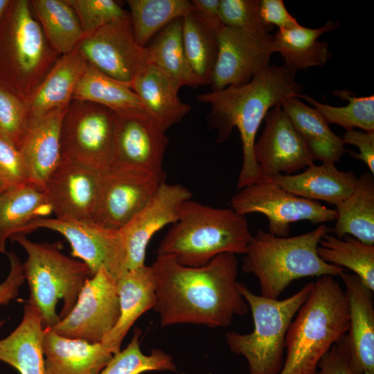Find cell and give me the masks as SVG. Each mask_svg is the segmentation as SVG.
I'll return each mask as SVG.
<instances>
[{
    "label": "cell",
    "mask_w": 374,
    "mask_h": 374,
    "mask_svg": "<svg viewBox=\"0 0 374 374\" xmlns=\"http://www.w3.org/2000/svg\"><path fill=\"white\" fill-rule=\"evenodd\" d=\"M152 267L157 296L154 310L162 327L193 323L227 328L235 315L248 312L238 287L235 254L221 253L199 267L181 265L171 256H157Z\"/></svg>",
    "instance_id": "1"
},
{
    "label": "cell",
    "mask_w": 374,
    "mask_h": 374,
    "mask_svg": "<svg viewBox=\"0 0 374 374\" xmlns=\"http://www.w3.org/2000/svg\"><path fill=\"white\" fill-rule=\"evenodd\" d=\"M296 73L285 65H270L245 84L197 96V100L211 106L208 124L217 130L218 142L226 140L234 127L240 132L243 156L239 190L263 180L254 157L256 134L271 108L301 94L302 85L296 81Z\"/></svg>",
    "instance_id": "2"
},
{
    "label": "cell",
    "mask_w": 374,
    "mask_h": 374,
    "mask_svg": "<svg viewBox=\"0 0 374 374\" xmlns=\"http://www.w3.org/2000/svg\"><path fill=\"white\" fill-rule=\"evenodd\" d=\"M348 324L344 289L332 276L319 277L289 326L280 374H317L319 362Z\"/></svg>",
    "instance_id": "3"
},
{
    "label": "cell",
    "mask_w": 374,
    "mask_h": 374,
    "mask_svg": "<svg viewBox=\"0 0 374 374\" xmlns=\"http://www.w3.org/2000/svg\"><path fill=\"white\" fill-rule=\"evenodd\" d=\"M253 238L245 216L188 199L158 249L180 265L199 267L224 253L244 254Z\"/></svg>",
    "instance_id": "4"
},
{
    "label": "cell",
    "mask_w": 374,
    "mask_h": 374,
    "mask_svg": "<svg viewBox=\"0 0 374 374\" xmlns=\"http://www.w3.org/2000/svg\"><path fill=\"white\" fill-rule=\"evenodd\" d=\"M330 229L321 224L314 230L292 237H279L258 230L244 253L242 270L258 278L261 296L278 299L296 279L339 276L344 269L324 262L317 247Z\"/></svg>",
    "instance_id": "5"
},
{
    "label": "cell",
    "mask_w": 374,
    "mask_h": 374,
    "mask_svg": "<svg viewBox=\"0 0 374 374\" xmlns=\"http://www.w3.org/2000/svg\"><path fill=\"white\" fill-rule=\"evenodd\" d=\"M30 6L28 0H10L0 20V84L24 103L61 56Z\"/></svg>",
    "instance_id": "6"
},
{
    "label": "cell",
    "mask_w": 374,
    "mask_h": 374,
    "mask_svg": "<svg viewBox=\"0 0 374 374\" xmlns=\"http://www.w3.org/2000/svg\"><path fill=\"white\" fill-rule=\"evenodd\" d=\"M11 238L28 254L23 264L30 290L27 302L39 310L44 329L53 328L71 311L92 274L84 262L63 254L55 244L35 242L24 234Z\"/></svg>",
    "instance_id": "7"
},
{
    "label": "cell",
    "mask_w": 374,
    "mask_h": 374,
    "mask_svg": "<svg viewBox=\"0 0 374 374\" xmlns=\"http://www.w3.org/2000/svg\"><path fill=\"white\" fill-rule=\"evenodd\" d=\"M313 284L310 282L292 296L279 300L255 294L245 284L238 282L251 312L253 330L248 334L230 331L225 334V339L231 352L245 357L249 374H280L287 330Z\"/></svg>",
    "instance_id": "8"
},
{
    "label": "cell",
    "mask_w": 374,
    "mask_h": 374,
    "mask_svg": "<svg viewBox=\"0 0 374 374\" xmlns=\"http://www.w3.org/2000/svg\"><path fill=\"white\" fill-rule=\"evenodd\" d=\"M116 113L101 105L72 100L60 132L61 160L98 172L110 168Z\"/></svg>",
    "instance_id": "9"
},
{
    "label": "cell",
    "mask_w": 374,
    "mask_h": 374,
    "mask_svg": "<svg viewBox=\"0 0 374 374\" xmlns=\"http://www.w3.org/2000/svg\"><path fill=\"white\" fill-rule=\"evenodd\" d=\"M240 190L231 198V208L243 216L252 213L265 215L268 232L276 236H288L292 222L307 220L320 224L336 217L335 209L294 195L271 180L263 179Z\"/></svg>",
    "instance_id": "10"
},
{
    "label": "cell",
    "mask_w": 374,
    "mask_h": 374,
    "mask_svg": "<svg viewBox=\"0 0 374 374\" xmlns=\"http://www.w3.org/2000/svg\"><path fill=\"white\" fill-rule=\"evenodd\" d=\"M119 316L117 279L102 267L85 282L69 314L51 329L67 338L101 343Z\"/></svg>",
    "instance_id": "11"
},
{
    "label": "cell",
    "mask_w": 374,
    "mask_h": 374,
    "mask_svg": "<svg viewBox=\"0 0 374 374\" xmlns=\"http://www.w3.org/2000/svg\"><path fill=\"white\" fill-rule=\"evenodd\" d=\"M42 228L63 235L71 247L72 255L88 266L92 276L102 267L116 279L127 271L126 252L119 229L93 221L40 217L29 222L21 234Z\"/></svg>",
    "instance_id": "12"
},
{
    "label": "cell",
    "mask_w": 374,
    "mask_h": 374,
    "mask_svg": "<svg viewBox=\"0 0 374 374\" xmlns=\"http://www.w3.org/2000/svg\"><path fill=\"white\" fill-rule=\"evenodd\" d=\"M218 52L211 80V91L241 86L270 66L272 35L222 26Z\"/></svg>",
    "instance_id": "13"
},
{
    "label": "cell",
    "mask_w": 374,
    "mask_h": 374,
    "mask_svg": "<svg viewBox=\"0 0 374 374\" xmlns=\"http://www.w3.org/2000/svg\"><path fill=\"white\" fill-rule=\"evenodd\" d=\"M78 48L89 64L128 84L150 64L146 48L135 39L130 13L87 37Z\"/></svg>",
    "instance_id": "14"
},
{
    "label": "cell",
    "mask_w": 374,
    "mask_h": 374,
    "mask_svg": "<svg viewBox=\"0 0 374 374\" xmlns=\"http://www.w3.org/2000/svg\"><path fill=\"white\" fill-rule=\"evenodd\" d=\"M163 181L157 175L140 170L109 168L100 172L93 222L121 229L147 204Z\"/></svg>",
    "instance_id": "15"
},
{
    "label": "cell",
    "mask_w": 374,
    "mask_h": 374,
    "mask_svg": "<svg viewBox=\"0 0 374 374\" xmlns=\"http://www.w3.org/2000/svg\"><path fill=\"white\" fill-rule=\"evenodd\" d=\"M165 131L149 113L116 114L110 168L150 172L164 179Z\"/></svg>",
    "instance_id": "16"
},
{
    "label": "cell",
    "mask_w": 374,
    "mask_h": 374,
    "mask_svg": "<svg viewBox=\"0 0 374 374\" xmlns=\"http://www.w3.org/2000/svg\"><path fill=\"white\" fill-rule=\"evenodd\" d=\"M254 145V157L264 180L291 175L314 164V159L281 107L271 108Z\"/></svg>",
    "instance_id": "17"
},
{
    "label": "cell",
    "mask_w": 374,
    "mask_h": 374,
    "mask_svg": "<svg viewBox=\"0 0 374 374\" xmlns=\"http://www.w3.org/2000/svg\"><path fill=\"white\" fill-rule=\"evenodd\" d=\"M191 197L183 185L163 181L147 204L119 229L126 252L127 271L145 265L146 249L152 236L178 220L182 204Z\"/></svg>",
    "instance_id": "18"
},
{
    "label": "cell",
    "mask_w": 374,
    "mask_h": 374,
    "mask_svg": "<svg viewBox=\"0 0 374 374\" xmlns=\"http://www.w3.org/2000/svg\"><path fill=\"white\" fill-rule=\"evenodd\" d=\"M345 287L349 324L337 343L355 374H374L373 291L355 274L339 275Z\"/></svg>",
    "instance_id": "19"
},
{
    "label": "cell",
    "mask_w": 374,
    "mask_h": 374,
    "mask_svg": "<svg viewBox=\"0 0 374 374\" xmlns=\"http://www.w3.org/2000/svg\"><path fill=\"white\" fill-rule=\"evenodd\" d=\"M100 172L60 160L44 192L56 218L93 221Z\"/></svg>",
    "instance_id": "20"
},
{
    "label": "cell",
    "mask_w": 374,
    "mask_h": 374,
    "mask_svg": "<svg viewBox=\"0 0 374 374\" xmlns=\"http://www.w3.org/2000/svg\"><path fill=\"white\" fill-rule=\"evenodd\" d=\"M67 107L31 119L19 148L28 170L30 184L43 191L61 160L60 132Z\"/></svg>",
    "instance_id": "21"
},
{
    "label": "cell",
    "mask_w": 374,
    "mask_h": 374,
    "mask_svg": "<svg viewBox=\"0 0 374 374\" xmlns=\"http://www.w3.org/2000/svg\"><path fill=\"white\" fill-rule=\"evenodd\" d=\"M117 293L120 316L101 342L113 354L121 350L122 341L134 322L156 305V278L152 265L126 271L117 279Z\"/></svg>",
    "instance_id": "22"
},
{
    "label": "cell",
    "mask_w": 374,
    "mask_h": 374,
    "mask_svg": "<svg viewBox=\"0 0 374 374\" xmlns=\"http://www.w3.org/2000/svg\"><path fill=\"white\" fill-rule=\"evenodd\" d=\"M42 347L47 374H98L113 353L101 343L62 337L44 328Z\"/></svg>",
    "instance_id": "23"
},
{
    "label": "cell",
    "mask_w": 374,
    "mask_h": 374,
    "mask_svg": "<svg viewBox=\"0 0 374 374\" xmlns=\"http://www.w3.org/2000/svg\"><path fill=\"white\" fill-rule=\"evenodd\" d=\"M357 178L352 171L339 170L335 163L322 162L307 167L301 173L278 175L271 180L298 197L336 206L353 192Z\"/></svg>",
    "instance_id": "24"
},
{
    "label": "cell",
    "mask_w": 374,
    "mask_h": 374,
    "mask_svg": "<svg viewBox=\"0 0 374 374\" xmlns=\"http://www.w3.org/2000/svg\"><path fill=\"white\" fill-rule=\"evenodd\" d=\"M89 63L78 48L61 55L25 102L30 120L69 106L75 88Z\"/></svg>",
    "instance_id": "25"
},
{
    "label": "cell",
    "mask_w": 374,
    "mask_h": 374,
    "mask_svg": "<svg viewBox=\"0 0 374 374\" xmlns=\"http://www.w3.org/2000/svg\"><path fill=\"white\" fill-rule=\"evenodd\" d=\"M44 328L37 308L26 301L21 323L0 339V361L19 374H47L42 347Z\"/></svg>",
    "instance_id": "26"
},
{
    "label": "cell",
    "mask_w": 374,
    "mask_h": 374,
    "mask_svg": "<svg viewBox=\"0 0 374 374\" xmlns=\"http://www.w3.org/2000/svg\"><path fill=\"white\" fill-rule=\"evenodd\" d=\"M162 129L166 132L189 112V105L180 100V87L165 71L150 64L130 83Z\"/></svg>",
    "instance_id": "27"
},
{
    "label": "cell",
    "mask_w": 374,
    "mask_h": 374,
    "mask_svg": "<svg viewBox=\"0 0 374 374\" xmlns=\"http://www.w3.org/2000/svg\"><path fill=\"white\" fill-rule=\"evenodd\" d=\"M339 22L328 21L321 27L297 26L278 30L272 35L274 53L278 52L284 59L285 66L296 72L311 66H323L332 55L328 44L319 37L325 33L337 28Z\"/></svg>",
    "instance_id": "28"
},
{
    "label": "cell",
    "mask_w": 374,
    "mask_h": 374,
    "mask_svg": "<svg viewBox=\"0 0 374 374\" xmlns=\"http://www.w3.org/2000/svg\"><path fill=\"white\" fill-rule=\"evenodd\" d=\"M301 136L314 160L335 163L348 151L341 139L330 129L322 116L297 97H292L281 105Z\"/></svg>",
    "instance_id": "29"
},
{
    "label": "cell",
    "mask_w": 374,
    "mask_h": 374,
    "mask_svg": "<svg viewBox=\"0 0 374 374\" xmlns=\"http://www.w3.org/2000/svg\"><path fill=\"white\" fill-rule=\"evenodd\" d=\"M336 222L332 229L338 238L353 236L374 244V178L364 172L357 178L353 192L336 206Z\"/></svg>",
    "instance_id": "30"
},
{
    "label": "cell",
    "mask_w": 374,
    "mask_h": 374,
    "mask_svg": "<svg viewBox=\"0 0 374 374\" xmlns=\"http://www.w3.org/2000/svg\"><path fill=\"white\" fill-rule=\"evenodd\" d=\"M52 213L44 192L28 184L0 193V251L5 253L8 238L21 234L31 221Z\"/></svg>",
    "instance_id": "31"
},
{
    "label": "cell",
    "mask_w": 374,
    "mask_h": 374,
    "mask_svg": "<svg viewBox=\"0 0 374 374\" xmlns=\"http://www.w3.org/2000/svg\"><path fill=\"white\" fill-rule=\"evenodd\" d=\"M73 100L101 105L118 115L152 114L128 84L108 76L90 64L77 83Z\"/></svg>",
    "instance_id": "32"
},
{
    "label": "cell",
    "mask_w": 374,
    "mask_h": 374,
    "mask_svg": "<svg viewBox=\"0 0 374 374\" xmlns=\"http://www.w3.org/2000/svg\"><path fill=\"white\" fill-rule=\"evenodd\" d=\"M181 19L167 25L145 47L150 63L168 74L180 88L197 87L204 84L193 72L186 58Z\"/></svg>",
    "instance_id": "33"
},
{
    "label": "cell",
    "mask_w": 374,
    "mask_h": 374,
    "mask_svg": "<svg viewBox=\"0 0 374 374\" xmlns=\"http://www.w3.org/2000/svg\"><path fill=\"white\" fill-rule=\"evenodd\" d=\"M30 4L48 42L60 55L69 53L87 37L66 0H32Z\"/></svg>",
    "instance_id": "34"
},
{
    "label": "cell",
    "mask_w": 374,
    "mask_h": 374,
    "mask_svg": "<svg viewBox=\"0 0 374 374\" xmlns=\"http://www.w3.org/2000/svg\"><path fill=\"white\" fill-rule=\"evenodd\" d=\"M182 39L189 65L204 85L210 84L218 52V30L193 9L181 19Z\"/></svg>",
    "instance_id": "35"
},
{
    "label": "cell",
    "mask_w": 374,
    "mask_h": 374,
    "mask_svg": "<svg viewBox=\"0 0 374 374\" xmlns=\"http://www.w3.org/2000/svg\"><path fill=\"white\" fill-rule=\"evenodd\" d=\"M317 253L327 263L353 271L374 292V244L348 235L338 238L326 234L319 244Z\"/></svg>",
    "instance_id": "36"
},
{
    "label": "cell",
    "mask_w": 374,
    "mask_h": 374,
    "mask_svg": "<svg viewBox=\"0 0 374 374\" xmlns=\"http://www.w3.org/2000/svg\"><path fill=\"white\" fill-rule=\"evenodd\" d=\"M136 42L142 47L163 28L194 8L187 0H127Z\"/></svg>",
    "instance_id": "37"
},
{
    "label": "cell",
    "mask_w": 374,
    "mask_h": 374,
    "mask_svg": "<svg viewBox=\"0 0 374 374\" xmlns=\"http://www.w3.org/2000/svg\"><path fill=\"white\" fill-rule=\"evenodd\" d=\"M347 101L344 106L335 107L318 102L306 94H299L322 116L328 123H334L346 130L357 127L365 132H374V96L358 97L347 89L332 92Z\"/></svg>",
    "instance_id": "38"
},
{
    "label": "cell",
    "mask_w": 374,
    "mask_h": 374,
    "mask_svg": "<svg viewBox=\"0 0 374 374\" xmlns=\"http://www.w3.org/2000/svg\"><path fill=\"white\" fill-rule=\"evenodd\" d=\"M141 330L135 328L127 347L113 355L107 364L98 374H141L148 371L177 372L172 357L160 349H152L145 355L140 348Z\"/></svg>",
    "instance_id": "39"
},
{
    "label": "cell",
    "mask_w": 374,
    "mask_h": 374,
    "mask_svg": "<svg viewBox=\"0 0 374 374\" xmlns=\"http://www.w3.org/2000/svg\"><path fill=\"white\" fill-rule=\"evenodd\" d=\"M30 121L25 103L0 84V136L19 149Z\"/></svg>",
    "instance_id": "40"
},
{
    "label": "cell",
    "mask_w": 374,
    "mask_h": 374,
    "mask_svg": "<svg viewBox=\"0 0 374 374\" xmlns=\"http://www.w3.org/2000/svg\"><path fill=\"white\" fill-rule=\"evenodd\" d=\"M76 14L87 37L129 13L113 0H66Z\"/></svg>",
    "instance_id": "41"
},
{
    "label": "cell",
    "mask_w": 374,
    "mask_h": 374,
    "mask_svg": "<svg viewBox=\"0 0 374 374\" xmlns=\"http://www.w3.org/2000/svg\"><path fill=\"white\" fill-rule=\"evenodd\" d=\"M260 0H220V15L223 25L255 33H269L260 16Z\"/></svg>",
    "instance_id": "42"
},
{
    "label": "cell",
    "mask_w": 374,
    "mask_h": 374,
    "mask_svg": "<svg viewBox=\"0 0 374 374\" xmlns=\"http://www.w3.org/2000/svg\"><path fill=\"white\" fill-rule=\"evenodd\" d=\"M0 181L6 188L30 184L28 170L19 150L1 136Z\"/></svg>",
    "instance_id": "43"
},
{
    "label": "cell",
    "mask_w": 374,
    "mask_h": 374,
    "mask_svg": "<svg viewBox=\"0 0 374 374\" xmlns=\"http://www.w3.org/2000/svg\"><path fill=\"white\" fill-rule=\"evenodd\" d=\"M259 12L262 22L278 30L289 29L300 24L287 10L283 0H260Z\"/></svg>",
    "instance_id": "44"
},
{
    "label": "cell",
    "mask_w": 374,
    "mask_h": 374,
    "mask_svg": "<svg viewBox=\"0 0 374 374\" xmlns=\"http://www.w3.org/2000/svg\"><path fill=\"white\" fill-rule=\"evenodd\" d=\"M344 144L355 145L359 152L350 151V155L362 161L368 167L371 174L374 175V132L346 130L341 137Z\"/></svg>",
    "instance_id": "45"
},
{
    "label": "cell",
    "mask_w": 374,
    "mask_h": 374,
    "mask_svg": "<svg viewBox=\"0 0 374 374\" xmlns=\"http://www.w3.org/2000/svg\"><path fill=\"white\" fill-rule=\"evenodd\" d=\"M10 269L4 281L0 283V307L8 304L19 293L25 281L23 264L13 253H8Z\"/></svg>",
    "instance_id": "46"
},
{
    "label": "cell",
    "mask_w": 374,
    "mask_h": 374,
    "mask_svg": "<svg viewBox=\"0 0 374 374\" xmlns=\"http://www.w3.org/2000/svg\"><path fill=\"white\" fill-rule=\"evenodd\" d=\"M317 374H355L340 347L335 344L318 364Z\"/></svg>",
    "instance_id": "47"
},
{
    "label": "cell",
    "mask_w": 374,
    "mask_h": 374,
    "mask_svg": "<svg viewBox=\"0 0 374 374\" xmlns=\"http://www.w3.org/2000/svg\"><path fill=\"white\" fill-rule=\"evenodd\" d=\"M195 11L209 26L216 30L223 26L220 15V0L190 1Z\"/></svg>",
    "instance_id": "48"
},
{
    "label": "cell",
    "mask_w": 374,
    "mask_h": 374,
    "mask_svg": "<svg viewBox=\"0 0 374 374\" xmlns=\"http://www.w3.org/2000/svg\"><path fill=\"white\" fill-rule=\"evenodd\" d=\"M10 3V0H0V20Z\"/></svg>",
    "instance_id": "49"
},
{
    "label": "cell",
    "mask_w": 374,
    "mask_h": 374,
    "mask_svg": "<svg viewBox=\"0 0 374 374\" xmlns=\"http://www.w3.org/2000/svg\"><path fill=\"white\" fill-rule=\"evenodd\" d=\"M6 189H7L6 188V186L1 183V181H0V193H2L3 190H5Z\"/></svg>",
    "instance_id": "50"
},
{
    "label": "cell",
    "mask_w": 374,
    "mask_h": 374,
    "mask_svg": "<svg viewBox=\"0 0 374 374\" xmlns=\"http://www.w3.org/2000/svg\"><path fill=\"white\" fill-rule=\"evenodd\" d=\"M3 323H4V321L0 320V328L2 327V326L3 325Z\"/></svg>",
    "instance_id": "51"
}]
</instances>
